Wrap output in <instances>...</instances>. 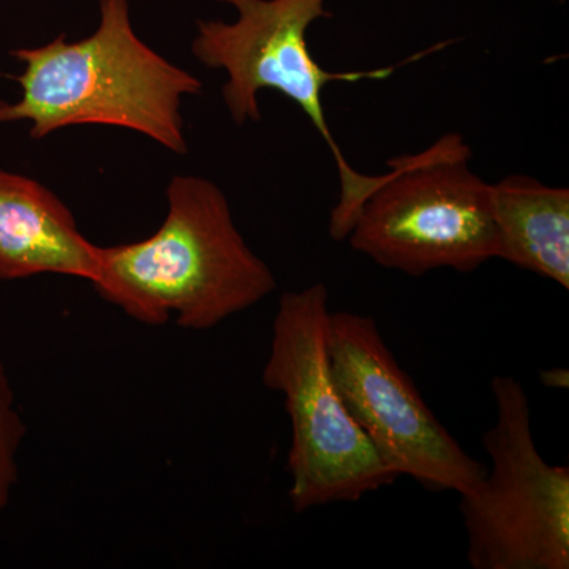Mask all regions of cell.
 <instances>
[{
  "label": "cell",
  "instance_id": "7a4b0ae2",
  "mask_svg": "<svg viewBox=\"0 0 569 569\" xmlns=\"http://www.w3.org/2000/svg\"><path fill=\"white\" fill-rule=\"evenodd\" d=\"M99 7V26L86 39L62 33L10 52L24 66L17 78L21 97L0 102V126L31 122L33 140L67 127H119L186 156L182 103L203 84L140 39L129 0H100Z\"/></svg>",
  "mask_w": 569,
  "mask_h": 569
},
{
  "label": "cell",
  "instance_id": "5b68a950",
  "mask_svg": "<svg viewBox=\"0 0 569 569\" xmlns=\"http://www.w3.org/2000/svg\"><path fill=\"white\" fill-rule=\"evenodd\" d=\"M471 156L466 138L448 132L389 160L347 236L351 249L413 277L466 274L497 258L492 183L471 170Z\"/></svg>",
  "mask_w": 569,
  "mask_h": 569
},
{
  "label": "cell",
  "instance_id": "3957f363",
  "mask_svg": "<svg viewBox=\"0 0 569 569\" xmlns=\"http://www.w3.org/2000/svg\"><path fill=\"white\" fill-rule=\"evenodd\" d=\"M236 10L233 22L198 21L197 36L190 50L206 69L227 74L222 97L236 126L260 122V93L276 91L301 108L328 144L340 178L339 201L329 219V234L346 241L356 216L377 186L380 174L358 173L337 144L326 121L323 91L332 82L387 80L397 70L436 52L447 43L427 52H418L400 66L362 71H329L310 52L307 32L313 22L331 17L328 0H216Z\"/></svg>",
  "mask_w": 569,
  "mask_h": 569
},
{
  "label": "cell",
  "instance_id": "ba28073f",
  "mask_svg": "<svg viewBox=\"0 0 569 569\" xmlns=\"http://www.w3.org/2000/svg\"><path fill=\"white\" fill-rule=\"evenodd\" d=\"M99 246L69 206L36 179L0 167V280L63 276L91 283Z\"/></svg>",
  "mask_w": 569,
  "mask_h": 569
},
{
  "label": "cell",
  "instance_id": "52a82bcc",
  "mask_svg": "<svg viewBox=\"0 0 569 569\" xmlns=\"http://www.w3.org/2000/svg\"><path fill=\"white\" fill-rule=\"evenodd\" d=\"M328 350L347 410L397 478L458 496L479 488L488 467L471 458L438 421L372 317L331 312Z\"/></svg>",
  "mask_w": 569,
  "mask_h": 569
},
{
  "label": "cell",
  "instance_id": "9c48e42d",
  "mask_svg": "<svg viewBox=\"0 0 569 569\" xmlns=\"http://www.w3.org/2000/svg\"><path fill=\"white\" fill-rule=\"evenodd\" d=\"M497 258L569 290V190L526 174L492 183Z\"/></svg>",
  "mask_w": 569,
  "mask_h": 569
},
{
  "label": "cell",
  "instance_id": "30bf717a",
  "mask_svg": "<svg viewBox=\"0 0 569 569\" xmlns=\"http://www.w3.org/2000/svg\"><path fill=\"white\" fill-rule=\"evenodd\" d=\"M26 427L9 370L0 356V515L6 511L20 479V451Z\"/></svg>",
  "mask_w": 569,
  "mask_h": 569
},
{
  "label": "cell",
  "instance_id": "6da1fadb",
  "mask_svg": "<svg viewBox=\"0 0 569 569\" xmlns=\"http://www.w3.org/2000/svg\"><path fill=\"white\" fill-rule=\"evenodd\" d=\"M167 206L156 233L99 246L91 284L103 301L140 325L208 331L276 290L274 272L247 244L216 182L173 176Z\"/></svg>",
  "mask_w": 569,
  "mask_h": 569
},
{
  "label": "cell",
  "instance_id": "277c9868",
  "mask_svg": "<svg viewBox=\"0 0 569 569\" xmlns=\"http://www.w3.org/2000/svg\"><path fill=\"white\" fill-rule=\"evenodd\" d=\"M329 291L323 283L280 296L264 387L283 396L291 422L288 497L298 515L359 501L397 477L356 425L332 377Z\"/></svg>",
  "mask_w": 569,
  "mask_h": 569
},
{
  "label": "cell",
  "instance_id": "8992f818",
  "mask_svg": "<svg viewBox=\"0 0 569 569\" xmlns=\"http://www.w3.org/2000/svg\"><path fill=\"white\" fill-rule=\"evenodd\" d=\"M496 422L482 437L492 466L460 497L473 569L569 568V468L550 466L531 432L530 403L515 377L492 383Z\"/></svg>",
  "mask_w": 569,
  "mask_h": 569
}]
</instances>
